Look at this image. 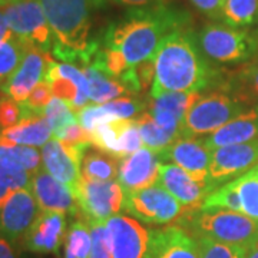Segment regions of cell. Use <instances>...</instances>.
<instances>
[{
    "label": "cell",
    "mask_w": 258,
    "mask_h": 258,
    "mask_svg": "<svg viewBox=\"0 0 258 258\" xmlns=\"http://www.w3.org/2000/svg\"><path fill=\"white\" fill-rule=\"evenodd\" d=\"M189 15L165 3L132 8L105 32L103 46L116 50L128 68L154 59L166 36L186 29Z\"/></svg>",
    "instance_id": "obj_1"
},
{
    "label": "cell",
    "mask_w": 258,
    "mask_h": 258,
    "mask_svg": "<svg viewBox=\"0 0 258 258\" xmlns=\"http://www.w3.org/2000/svg\"><path fill=\"white\" fill-rule=\"evenodd\" d=\"M215 71L197 43L195 33L182 29L165 37L154 57L151 96L166 92H198L215 82Z\"/></svg>",
    "instance_id": "obj_2"
},
{
    "label": "cell",
    "mask_w": 258,
    "mask_h": 258,
    "mask_svg": "<svg viewBox=\"0 0 258 258\" xmlns=\"http://www.w3.org/2000/svg\"><path fill=\"white\" fill-rule=\"evenodd\" d=\"M53 32V55L64 63L91 64L101 49L91 39V10L98 0H39Z\"/></svg>",
    "instance_id": "obj_3"
},
{
    "label": "cell",
    "mask_w": 258,
    "mask_h": 258,
    "mask_svg": "<svg viewBox=\"0 0 258 258\" xmlns=\"http://www.w3.org/2000/svg\"><path fill=\"white\" fill-rule=\"evenodd\" d=\"M178 225L195 237H207L224 244L249 248L258 237V222L241 212L217 210H189L178 220Z\"/></svg>",
    "instance_id": "obj_4"
},
{
    "label": "cell",
    "mask_w": 258,
    "mask_h": 258,
    "mask_svg": "<svg viewBox=\"0 0 258 258\" xmlns=\"http://www.w3.org/2000/svg\"><path fill=\"white\" fill-rule=\"evenodd\" d=\"M244 102L225 92H211L201 96L188 111L181 137L210 135L227 122L245 112Z\"/></svg>",
    "instance_id": "obj_5"
},
{
    "label": "cell",
    "mask_w": 258,
    "mask_h": 258,
    "mask_svg": "<svg viewBox=\"0 0 258 258\" xmlns=\"http://www.w3.org/2000/svg\"><path fill=\"white\" fill-rule=\"evenodd\" d=\"M195 37L204 55L222 63L247 60L258 46L257 40L248 32L221 23L205 25Z\"/></svg>",
    "instance_id": "obj_6"
},
{
    "label": "cell",
    "mask_w": 258,
    "mask_h": 258,
    "mask_svg": "<svg viewBox=\"0 0 258 258\" xmlns=\"http://www.w3.org/2000/svg\"><path fill=\"white\" fill-rule=\"evenodd\" d=\"M123 210L139 221L166 225L179 220L185 212L192 208L184 207L164 186L157 184L138 191L125 192Z\"/></svg>",
    "instance_id": "obj_7"
},
{
    "label": "cell",
    "mask_w": 258,
    "mask_h": 258,
    "mask_svg": "<svg viewBox=\"0 0 258 258\" xmlns=\"http://www.w3.org/2000/svg\"><path fill=\"white\" fill-rule=\"evenodd\" d=\"M3 12L15 36L46 53L52 49L55 37L39 0H15Z\"/></svg>",
    "instance_id": "obj_8"
},
{
    "label": "cell",
    "mask_w": 258,
    "mask_h": 258,
    "mask_svg": "<svg viewBox=\"0 0 258 258\" xmlns=\"http://www.w3.org/2000/svg\"><path fill=\"white\" fill-rule=\"evenodd\" d=\"M79 214L88 224L106 222L123 208L125 192L115 181H88L81 178L75 191Z\"/></svg>",
    "instance_id": "obj_9"
},
{
    "label": "cell",
    "mask_w": 258,
    "mask_h": 258,
    "mask_svg": "<svg viewBox=\"0 0 258 258\" xmlns=\"http://www.w3.org/2000/svg\"><path fill=\"white\" fill-rule=\"evenodd\" d=\"M39 210L29 188L13 191L0 207V238L9 244L25 240L39 217Z\"/></svg>",
    "instance_id": "obj_10"
},
{
    "label": "cell",
    "mask_w": 258,
    "mask_h": 258,
    "mask_svg": "<svg viewBox=\"0 0 258 258\" xmlns=\"http://www.w3.org/2000/svg\"><path fill=\"white\" fill-rule=\"evenodd\" d=\"M112 258H147L151 231L139 221L116 214L105 222Z\"/></svg>",
    "instance_id": "obj_11"
},
{
    "label": "cell",
    "mask_w": 258,
    "mask_h": 258,
    "mask_svg": "<svg viewBox=\"0 0 258 258\" xmlns=\"http://www.w3.org/2000/svg\"><path fill=\"white\" fill-rule=\"evenodd\" d=\"M159 159L161 162H174L197 182L207 184L212 181L210 176L211 151L205 145V139L181 137L162 154H159Z\"/></svg>",
    "instance_id": "obj_12"
},
{
    "label": "cell",
    "mask_w": 258,
    "mask_h": 258,
    "mask_svg": "<svg viewBox=\"0 0 258 258\" xmlns=\"http://www.w3.org/2000/svg\"><path fill=\"white\" fill-rule=\"evenodd\" d=\"M258 165V139L251 142L217 148L211 151L210 176L215 184L230 182L228 179L242 175Z\"/></svg>",
    "instance_id": "obj_13"
},
{
    "label": "cell",
    "mask_w": 258,
    "mask_h": 258,
    "mask_svg": "<svg viewBox=\"0 0 258 258\" xmlns=\"http://www.w3.org/2000/svg\"><path fill=\"white\" fill-rule=\"evenodd\" d=\"M29 189L33 194L40 211L62 212L72 215L79 214L74 191L50 175L45 168H39L32 175Z\"/></svg>",
    "instance_id": "obj_14"
},
{
    "label": "cell",
    "mask_w": 258,
    "mask_h": 258,
    "mask_svg": "<svg viewBox=\"0 0 258 258\" xmlns=\"http://www.w3.org/2000/svg\"><path fill=\"white\" fill-rule=\"evenodd\" d=\"M50 57L46 52L35 46H29L26 55L16 72L2 85V91L18 103H23L32 91L45 79Z\"/></svg>",
    "instance_id": "obj_15"
},
{
    "label": "cell",
    "mask_w": 258,
    "mask_h": 258,
    "mask_svg": "<svg viewBox=\"0 0 258 258\" xmlns=\"http://www.w3.org/2000/svg\"><path fill=\"white\" fill-rule=\"evenodd\" d=\"M157 184L164 186L184 207L192 210L200 208L205 197L218 188V184L214 181L207 184L194 181L182 168L175 164H161Z\"/></svg>",
    "instance_id": "obj_16"
},
{
    "label": "cell",
    "mask_w": 258,
    "mask_h": 258,
    "mask_svg": "<svg viewBox=\"0 0 258 258\" xmlns=\"http://www.w3.org/2000/svg\"><path fill=\"white\" fill-rule=\"evenodd\" d=\"M86 145L88 144L78 148H68L60 141L52 138L42 147V162L45 169L57 181L68 185L74 194L81 184L79 158Z\"/></svg>",
    "instance_id": "obj_17"
},
{
    "label": "cell",
    "mask_w": 258,
    "mask_h": 258,
    "mask_svg": "<svg viewBox=\"0 0 258 258\" xmlns=\"http://www.w3.org/2000/svg\"><path fill=\"white\" fill-rule=\"evenodd\" d=\"M161 164L159 155L148 148H141L129 157L122 158L118 181L123 192L157 185Z\"/></svg>",
    "instance_id": "obj_18"
},
{
    "label": "cell",
    "mask_w": 258,
    "mask_h": 258,
    "mask_svg": "<svg viewBox=\"0 0 258 258\" xmlns=\"http://www.w3.org/2000/svg\"><path fill=\"white\" fill-rule=\"evenodd\" d=\"M66 215L42 211L25 237V247L37 254H55L66 237Z\"/></svg>",
    "instance_id": "obj_19"
},
{
    "label": "cell",
    "mask_w": 258,
    "mask_h": 258,
    "mask_svg": "<svg viewBox=\"0 0 258 258\" xmlns=\"http://www.w3.org/2000/svg\"><path fill=\"white\" fill-rule=\"evenodd\" d=\"M147 258H200L197 241L179 225L151 231Z\"/></svg>",
    "instance_id": "obj_20"
},
{
    "label": "cell",
    "mask_w": 258,
    "mask_h": 258,
    "mask_svg": "<svg viewBox=\"0 0 258 258\" xmlns=\"http://www.w3.org/2000/svg\"><path fill=\"white\" fill-rule=\"evenodd\" d=\"M254 139H258V106L242 112L214 131L205 138V145L210 151H214L217 148L245 144Z\"/></svg>",
    "instance_id": "obj_21"
},
{
    "label": "cell",
    "mask_w": 258,
    "mask_h": 258,
    "mask_svg": "<svg viewBox=\"0 0 258 258\" xmlns=\"http://www.w3.org/2000/svg\"><path fill=\"white\" fill-rule=\"evenodd\" d=\"M119 158L88 144L79 158L81 178L88 181H113L119 175Z\"/></svg>",
    "instance_id": "obj_22"
},
{
    "label": "cell",
    "mask_w": 258,
    "mask_h": 258,
    "mask_svg": "<svg viewBox=\"0 0 258 258\" xmlns=\"http://www.w3.org/2000/svg\"><path fill=\"white\" fill-rule=\"evenodd\" d=\"M53 131L45 116H35L20 119L19 123L6 128L0 134V142H9L15 145H26V147H43Z\"/></svg>",
    "instance_id": "obj_23"
},
{
    "label": "cell",
    "mask_w": 258,
    "mask_h": 258,
    "mask_svg": "<svg viewBox=\"0 0 258 258\" xmlns=\"http://www.w3.org/2000/svg\"><path fill=\"white\" fill-rule=\"evenodd\" d=\"M83 74L89 85V99L95 105H103L122 95H128V91L119 81H113V76L108 75L95 64L85 66Z\"/></svg>",
    "instance_id": "obj_24"
},
{
    "label": "cell",
    "mask_w": 258,
    "mask_h": 258,
    "mask_svg": "<svg viewBox=\"0 0 258 258\" xmlns=\"http://www.w3.org/2000/svg\"><path fill=\"white\" fill-rule=\"evenodd\" d=\"M42 152L36 148L0 142V164L13 171L36 172L40 168Z\"/></svg>",
    "instance_id": "obj_25"
},
{
    "label": "cell",
    "mask_w": 258,
    "mask_h": 258,
    "mask_svg": "<svg viewBox=\"0 0 258 258\" xmlns=\"http://www.w3.org/2000/svg\"><path fill=\"white\" fill-rule=\"evenodd\" d=\"M201 98L200 92H166L149 102V112H166L184 125L188 111Z\"/></svg>",
    "instance_id": "obj_26"
},
{
    "label": "cell",
    "mask_w": 258,
    "mask_h": 258,
    "mask_svg": "<svg viewBox=\"0 0 258 258\" xmlns=\"http://www.w3.org/2000/svg\"><path fill=\"white\" fill-rule=\"evenodd\" d=\"M135 120L142 138V144L158 155L162 154L166 148L171 147L178 139V137L161 128L149 112H142L138 118H135Z\"/></svg>",
    "instance_id": "obj_27"
},
{
    "label": "cell",
    "mask_w": 258,
    "mask_h": 258,
    "mask_svg": "<svg viewBox=\"0 0 258 258\" xmlns=\"http://www.w3.org/2000/svg\"><path fill=\"white\" fill-rule=\"evenodd\" d=\"M231 28H247L258 22V0H225L220 18Z\"/></svg>",
    "instance_id": "obj_28"
},
{
    "label": "cell",
    "mask_w": 258,
    "mask_h": 258,
    "mask_svg": "<svg viewBox=\"0 0 258 258\" xmlns=\"http://www.w3.org/2000/svg\"><path fill=\"white\" fill-rule=\"evenodd\" d=\"M232 181L240 195L242 214L258 222V172L255 166Z\"/></svg>",
    "instance_id": "obj_29"
},
{
    "label": "cell",
    "mask_w": 258,
    "mask_h": 258,
    "mask_svg": "<svg viewBox=\"0 0 258 258\" xmlns=\"http://www.w3.org/2000/svg\"><path fill=\"white\" fill-rule=\"evenodd\" d=\"M91 230L83 220L75 221L64 237L63 258H89L91 255Z\"/></svg>",
    "instance_id": "obj_30"
},
{
    "label": "cell",
    "mask_w": 258,
    "mask_h": 258,
    "mask_svg": "<svg viewBox=\"0 0 258 258\" xmlns=\"http://www.w3.org/2000/svg\"><path fill=\"white\" fill-rule=\"evenodd\" d=\"M200 211H217V210H228V211L241 212V201L238 191L234 181L225 182L221 186L215 188L211 194L205 197V200L198 208Z\"/></svg>",
    "instance_id": "obj_31"
},
{
    "label": "cell",
    "mask_w": 258,
    "mask_h": 258,
    "mask_svg": "<svg viewBox=\"0 0 258 258\" xmlns=\"http://www.w3.org/2000/svg\"><path fill=\"white\" fill-rule=\"evenodd\" d=\"M29 46L30 45L25 43L19 37L9 42H0V82L2 85L16 72V69L20 66L28 52Z\"/></svg>",
    "instance_id": "obj_32"
},
{
    "label": "cell",
    "mask_w": 258,
    "mask_h": 258,
    "mask_svg": "<svg viewBox=\"0 0 258 258\" xmlns=\"http://www.w3.org/2000/svg\"><path fill=\"white\" fill-rule=\"evenodd\" d=\"M200 258H245L248 248L242 245L224 244L207 237H195Z\"/></svg>",
    "instance_id": "obj_33"
},
{
    "label": "cell",
    "mask_w": 258,
    "mask_h": 258,
    "mask_svg": "<svg viewBox=\"0 0 258 258\" xmlns=\"http://www.w3.org/2000/svg\"><path fill=\"white\" fill-rule=\"evenodd\" d=\"M43 116L47 119L53 132L76 122V115L71 105L57 96H53L47 103L46 108L43 109Z\"/></svg>",
    "instance_id": "obj_34"
},
{
    "label": "cell",
    "mask_w": 258,
    "mask_h": 258,
    "mask_svg": "<svg viewBox=\"0 0 258 258\" xmlns=\"http://www.w3.org/2000/svg\"><path fill=\"white\" fill-rule=\"evenodd\" d=\"M76 119L78 123L88 132V135H91L98 126L118 118L112 115L103 105H88L76 113Z\"/></svg>",
    "instance_id": "obj_35"
},
{
    "label": "cell",
    "mask_w": 258,
    "mask_h": 258,
    "mask_svg": "<svg viewBox=\"0 0 258 258\" xmlns=\"http://www.w3.org/2000/svg\"><path fill=\"white\" fill-rule=\"evenodd\" d=\"M91 230V255L89 258H112L111 244L105 222L89 224Z\"/></svg>",
    "instance_id": "obj_36"
},
{
    "label": "cell",
    "mask_w": 258,
    "mask_h": 258,
    "mask_svg": "<svg viewBox=\"0 0 258 258\" xmlns=\"http://www.w3.org/2000/svg\"><path fill=\"white\" fill-rule=\"evenodd\" d=\"M103 106L111 112L112 115H115L116 118L132 119L134 116L141 115L139 112L144 111L145 102L123 96V98H116V99L108 102V103H103Z\"/></svg>",
    "instance_id": "obj_37"
},
{
    "label": "cell",
    "mask_w": 258,
    "mask_h": 258,
    "mask_svg": "<svg viewBox=\"0 0 258 258\" xmlns=\"http://www.w3.org/2000/svg\"><path fill=\"white\" fill-rule=\"evenodd\" d=\"M53 137L57 141H60L64 147L68 148H78L81 147V145H85V144L91 142V138H89L88 132L79 123H76V122L55 131Z\"/></svg>",
    "instance_id": "obj_38"
},
{
    "label": "cell",
    "mask_w": 258,
    "mask_h": 258,
    "mask_svg": "<svg viewBox=\"0 0 258 258\" xmlns=\"http://www.w3.org/2000/svg\"><path fill=\"white\" fill-rule=\"evenodd\" d=\"M52 98H53V92H52L50 83L42 81L32 91L28 99L23 102V105L28 106L29 109H32L33 112H36L37 115H43V109L46 108V105Z\"/></svg>",
    "instance_id": "obj_39"
},
{
    "label": "cell",
    "mask_w": 258,
    "mask_h": 258,
    "mask_svg": "<svg viewBox=\"0 0 258 258\" xmlns=\"http://www.w3.org/2000/svg\"><path fill=\"white\" fill-rule=\"evenodd\" d=\"M32 179V172L26 171H13L0 164V186L9 188L12 191L29 188Z\"/></svg>",
    "instance_id": "obj_40"
},
{
    "label": "cell",
    "mask_w": 258,
    "mask_h": 258,
    "mask_svg": "<svg viewBox=\"0 0 258 258\" xmlns=\"http://www.w3.org/2000/svg\"><path fill=\"white\" fill-rule=\"evenodd\" d=\"M22 119L20 105L10 98H3L0 101V126L3 129L10 128L19 123Z\"/></svg>",
    "instance_id": "obj_41"
},
{
    "label": "cell",
    "mask_w": 258,
    "mask_h": 258,
    "mask_svg": "<svg viewBox=\"0 0 258 258\" xmlns=\"http://www.w3.org/2000/svg\"><path fill=\"white\" fill-rule=\"evenodd\" d=\"M194 8L200 10L205 16L212 19L221 18V10L225 0H189Z\"/></svg>",
    "instance_id": "obj_42"
},
{
    "label": "cell",
    "mask_w": 258,
    "mask_h": 258,
    "mask_svg": "<svg viewBox=\"0 0 258 258\" xmlns=\"http://www.w3.org/2000/svg\"><path fill=\"white\" fill-rule=\"evenodd\" d=\"M13 39H16V36H15V33L12 32V29L8 25L5 12L0 10V42H9V40H13Z\"/></svg>",
    "instance_id": "obj_43"
},
{
    "label": "cell",
    "mask_w": 258,
    "mask_h": 258,
    "mask_svg": "<svg viewBox=\"0 0 258 258\" xmlns=\"http://www.w3.org/2000/svg\"><path fill=\"white\" fill-rule=\"evenodd\" d=\"M119 5L123 6H129V8H144V6H149V5H157V3H162V0H115Z\"/></svg>",
    "instance_id": "obj_44"
},
{
    "label": "cell",
    "mask_w": 258,
    "mask_h": 258,
    "mask_svg": "<svg viewBox=\"0 0 258 258\" xmlns=\"http://www.w3.org/2000/svg\"><path fill=\"white\" fill-rule=\"evenodd\" d=\"M0 258H16L15 251L8 241L0 238Z\"/></svg>",
    "instance_id": "obj_45"
},
{
    "label": "cell",
    "mask_w": 258,
    "mask_h": 258,
    "mask_svg": "<svg viewBox=\"0 0 258 258\" xmlns=\"http://www.w3.org/2000/svg\"><path fill=\"white\" fill-rule=\"evenodd\" d=\"M248 79H249V83H251V86H252V89L258 93V66L252 68V69H249Z\"/></svg>",
    "instance_id": "obj_46"
},
{
    "label": "cell",
    "mask_w": 258,
    "mask_h": 258,
    "mask_svg": "<svg viewBox=\"0 0 258 258\" xmlns=\"http://www.w3.org/2000/svg\"><path fill=\"white\" fill-rule=\"evenodd\" d=\"M245 258H258V237L245 254Z\"/></svg>",
    "instance_id": "obj_47"
},
{
    "label": "cell",
    "mask_w": 258,
    "mask_h": 258,
    "mask_svg": "<svg viewBox=\"0 0 258 258\" xmlns=\"http://www.w3.org/2000/svg\"><path fill=\"white\" fill-rule=\"evenodd\" d=\"M12 192H13V191H12V189H9V188L0 186V207H2V204L8 200V197H9Z\"/></svg>",
    "instance_id": "obj_48"
},
{
    "label": "cell",
    "mask_w": 258,
    "mask_h": 258,
    "mask_svg": "<svg viewBox=\"0 0 258 258\" xmlns=\"http://www.w3.org/2000/svg\"><path fill=\"white\" fill-rule=\"evenodd\" d=\"M12 2H15V0H0V6H6V5H9Z\"/></svg>",
    "instance_id": "obj_49"
},
{
    "label": "cell",
    "mask_w": 258,
    "mask_h": 258,
    "mask_svg": "<svg viewBox=\"0 0 258 258\" xmlns=\"http://www.w3.org/2000/svg\"><path fill=\"white\" fill-rule=\"evenodd\" d=\"M255 169H257V172H258V165H255Z\"/></svg>",
    "instance_id": "obj_50"
}]
</instances>
